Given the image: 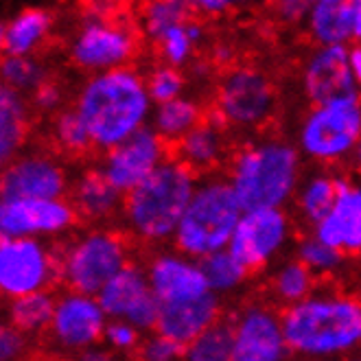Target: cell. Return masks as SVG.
Returning <instances> with one entry per match:
<instances>
[{
  "mask_svg": "<svg viewBox=\"0 0 361 361\" xmlns=\"http://www.w3.org/2000/svg\"><path fill=\"white\" fill-rule=\"evenodd\" d=\"M215 112L224 125L237 130H261L279 112V90L274 79L259 66H230L217 81Z\"/></svg>",
  "mask_w": 361,
  "mask_h": 361,
  "instance_id": "9c48e42d",
  "label": "cell"
},
{
  "mask_svg": "<svg viewBox=\"0 0 361 361\" xmlns=\"http://www.w3.org/2000/svg\"><path fill=\"white\" fill-rule=\"evenodd\" d=\"M221 116L215 121H202L184 138L173 145V156L188 164L195 173H210L226 160L228 140L221 125Z\"/></svg>",
  "mask_w": 361,
  "mask_h": 361,
  "instance_id": "cb8c5ba5",
  "label": "cell"
},
{
  "mask_svg": "<svg viewBox=\"0 0 361 361\" xmlns=\"http://www.w3.org/2000/svg\"><path fill=\"white\" fill-rule=\"evenodd\" d=\"M171 147L173 145L166 142L152 125H145L142 130L112 147L110 152H105L99 169L118 190L130 193L166 158L173 156Z\"/></svg>",
  "mask_w": 361,
  "mask_h": 361,
  "instance_id": "2e32d148",
  "label": "cell"
},
{
  "mask_svg": "<svg viewBox=\"0 0 361 361\" xmlns=\"http://www.w3.org/2000/svg\"><path fill=\"white\" fill-rule=\"evenodd\" d=\"M134 3H138V5H145V3H149V0H134Z\"/></svg>",
  "mask_w": 361,
  "mask_h": 361,
  "instance_id": "681fc988",
  "label": "cell"
},
{
  "mask_svg": "<svg viewBox=\"0 0 361 361\" xmlns=\"http://www.w3.org/2000/svg\"><path fill=\"white\" fill-rule=\"evenodd\" d=\"M140 7V31L152 44H158L169 29L195 13V9L182 0H149Z\"/></svg>",
  "mask_w": 361,
  "mask_h": 361,
  "instance_id": "d6a6232c",
  "label": "cell"
},
{
  "mask_svg": "<svg viewBox=\"0 0 361 361\" xmlns=\"http://www.w3.org/2000/svg\"><path fill=\"white\" fill-rule=\"evenodd\" d=\"M202 39H204V27L195 18H188L184 23L169 29L156 47L164 63L182 68L190 63V59L195 55V49L202 44Z\"/></svg>",
  "mask_w": 361,
  "mask_h": 361,
  "instance_id": "836d02e7",
  "label": "cell"
},
{
  "mask_svg": "<svg viewBox=\"0 0 361 361\" xmlns=\"http://www.w3.org/2000/svg\"><path fill=\"white\" fill-rule=\"evenodd\" d=\"M156 103L147 77L130 66L88 75L75 94V110L86 123L94 152H110L152 121Z\"/></svg>",
  "mask_w": 361,
  "mask_h": 361,
  "instance_id": "6da1fadb",
  "label": "cell"
},
{
  "mask_svg": "<svg viewBox=\"0 0 361 361\" xmlns=\"http://www.w3.org/2000/svg\"><path fill=\"white\" fill-rule=\"evenodd\" d=\"M355 39H361V11H359V18H357V27H355Z\"/></svg>",
  "mask_w": 361,
  "mask_h": 361,
  "instance_id": "c3c4849f",
  "label": "cell"
},
{
  "mask_svg": "<svg viewBox=\"0 0 361 361\" xmlns=\"http://www.w3.org/2000/svg\"><path fill=\"white\" fill-rule=\"evenodd\" d=\"M149 285L160 305L195 300L210 289L202 261L190 254L173 250H158L145 263Z\"/></svg>",
  "mask_w": 361,
  "mask_h": 361,
  "instance_id": "d6986e66",
  "label": "cell"
},
{
  "mask_svg": "<svg viewBox=\"0 0 361 361\" xmlns=\"http://www.w3.org/2000/svg\"><path fill=\"white\" fill-rule=\"evenodd\" d=\"M127 3H130V0H83L86 13L90 16H114Z\"/></svg>",
  "mask_w": 361,
  "mask_h": 361,
  "instance_id": "f6af8a7d",
  "label": "cell"
},
{
  "mask_svg": "<svg viewBox=\"0 0 361 361\" xmlns=\"http://www.w3.org/2000/svg\"><path fill=\"white\" fill-rule=\"evenodd\" d=\"M243 210L228 178L200 180L171 243L184 254L204 259L230 245Z\"/></svg>",
  "mask_w": 361,
  "mask_h": 361,
  "instance_id": "5b68a950",
  "label": "cell"
},
{
  "mask_svg": "<svg viewBox=\"0 0 361 361\" xmlns=\"http://www.w3.org/2000/svg\"><path fill=\"white\" fill-rule=\"evenodd\" d=\"M147 86H149L154 103H164V101H171L184 94L186 77L178 66L162 61L160 66H156L147 75Z\"/></svg>",
  "mask_w": 361,
  "mask_h": 361,
  "instance_id": "74e56055",
  "label": "cell"
},
{
  "mask_svg": "<svg viewBox=\"0 0 361 361\" xmlns=\"http://www.w3.org/2000/svg\"><path fill=\"white\" fill-rule=\"evenodd\" d=\"M61 283L59 254L37 237H3L0 241V291L9 300Z\"/></svg>",
  "mask_w": 361,
  "mask_h": 361,
  "instance_id": "8fae6325",
  "label": "cell"
},
{
  "mask_svg": "<svg viewBox=\"0 0 361 361\" xmlns=\"http://www.w3.org/2000/svg\"><path fill=\"white\" fill-rule=\"evenodd\" d=\"M350 160H353V164H355L357 171L361 173V138H359V142H357V147H355V152H353Z\"/></svg>",
  "mask_w": 361,
  "mask_h": 361,
  "instance_id": "7dc6e473",
  "label": "cell"
},
{
  "mask_svg": "<svg viewBox=\"0 0 361 361\" xmlns=\"http://www.w3.org/2000/svg\"><path fill=\"white\" fill-rule=\"evenodd\" d=\"M348 59H350V71L355 75V81L361 90V39H353V44L348 47Z\"/></svg>",
  "mask_w": 361,
  "mask_h": 361,
  "instance_id": "bcb514c9",
  "label": "cell"
},
{
  "mask_svg": "<svg viewBox=\"0 0 361 361\" xmlns=\"http://www.w3.org/2000/svg\"><path fill=\"white\" fill-rule=\"evenodd\" d=\"M31 110L33 105L27 94L3 86L0 90V160L3 164L23 154L31 130Z\"/></svg>",
  "mask_w": 361,
  "mask_h": 361,
  "instance_id": "484cf974",
  "label": "cell"
},
{
  "mask_svg": "<svg viewBox=\"0 0 361 361\" xmlns=\"http://www.w3.org/2000/svg\"><path fill=\"white\" fill-rule=\"evenodd\" d=\"M29 353V335L20 329L7 324L0 331V359L16 361Z\"/></svg>",
  "mask_w": 361,
  "mask_h": 361,
  "instance_id": "7bdbcfd3",
  "label": "cell"
},
{
  "mask_svg": "<svg viewBox=\"0 0 361 361\" xmlns=\"http://www.w3.org/2000/svg\"><path fill=\"white\" fill-rule=\"evenodd\" d=\"M200 261H202L210 289L215 291L219 298L237 295L241 289H245L247 281L254 276L228 247L212 252Z\"/></svg>",
  "mask_w": 361,
  "mask_h": 361,
  "instance_id": "4dcf8cb0",
  "label": "cell"
},
{
  "mask_svg": "<svg viewBox=\"0 0 361 361\" xmlns=\"http://www.w3.org/2000/svg\"><path fill=\"white\" fill-rule=\"evenodd\" d=\"M110 317L92 293L66 289L57 295L53 322L47 331L51 348L61 355H81L103 342Z\"/></svg>",
  "mask_w": 361,
  "mask_h": 361,
  "instance_id": "7c38bea8",
  "label": "cell"
},
{
  "mask_svg": "<svg viewBox=\"0 0 361 361\" xmlns=\"http://www.w3.org/2000/svg\"><path fill=\"white\" fill-rule=\"evenodd\" d=\"M361 138V94L311 105L302 116L295 145L305 160L335 166L350 160Z\"/></svg>",
  "mask_w": 361,
  "mask_h": 361,
  "instance_id": "8992f818",
  "label": "cell"
},
{
  "mask_svg": "<svg viewBox=\"0 0 361 361\" xmlns=\"http://www.w3.org/2000/svg\"><path fill=\"white\" fill-rule=\"evenodd\" d=\"M305 178V156L285 138H259L232 154L228 180L243 208H285Z\"/></svg>",
  "mask_w": 361,
  "mask_h": 361,
  "instance_id": "277c9868",
  "label": "cell"
},
{
  "mask_svg": "<svg viewBox=\"0 0 361 361\" xmlns=\"http://www.w3.org/2000/svg\"><path fill=\"white\" fill-rule=\"evenodd\" d=\"M361 11V0H317L305 31L313 44H350Z\"/></svg>",
  "mask_w": 361,
  "mask_h": 361,
  "instance_id": "603a6c76",
  "label": "cell"
},
{
  "mask_svg": "<svg viewBox=\"0 0 361 361\" xmlns=\"http://www.w3.org/2000/svg\"><path fill=\"white\" fill-rule=\"evenodd\" d=\"M79 215L68 197H5L0 202V235L57 239L68 235Z\"/></svg>",
  "mask_w": 361,
  "mask_h": 361,
  "instance_id": "4fadbf2b",
  "label": "cell"
},
{
  "mask_svg": "<svg viewBox=\"0 0 361 361\" xmlns=\"http://www.w3.org/2000/svg\"><path fill=\"white\" fill-rule=\"evenodd\" d=\"M197 184L200 173L176 156L166 158L125 193L121 215L125 232L142 245L171 243Z\"/></svg>",
  "mask_w": 361,
  "mask_h": 361,
  "instance_id": "3957f363",
  "label": "cell"
},
{
  "mask_svg": "<svg viewBox=\"0 0 361 361\" xmlns=\"http://www.w3.org/2000/svg\"><path fill=\"white\" fill-rule=\"evenodd\" d=\"M0 75H3V86H9L27 97L51 79L49 66L37 55H5Z\"/></svg>",
  "mask_w": 361,
  "mask_h": 361,
  "instance_id": "e575fe53",
  "label": "cell"
},
{
  "mask_svg": "<svg viewBox=\"0 0 361 361\" xmlns=\"http://www.w3.org/2000/svg\"><path fill=\"white\" fill-rule=\"evenodd\" d=\"M51 138L57 149L71 158H79V156H86V154L94 152L90 132H88L86 123L81 121L79 112L75 110V105L66 110L61 108L59 112L53 114Z\"/></svg>",
  "mask_w": 361,
  "mask_h": 361,
  "instance_id": "1f68e13d",
  "label": "cell"
},
{
  "mask_svg": "<svg viewBox=\"0 0 361 361\" xmlns=\"http://www.w3.org/2000/svg\"><path fill=\"white\" fill-rule=\"evenodd\" d=\"M295 257H298L317 279H331V276L339 274L344 269V263H346V254L322 241L317 235H305L298 239V243H295Z\"/></svg>",
  "mask_w": 361,
  "mask_h": 361,
  "instance_id": "8d00e7d4",
  "label": "cell"
},
{
  "mask_svg": "<svg viewBox=\"0 0 361 361\" xmlns=\"http://www.w3.org/2000/svg\"><path fill=\"white\" fill-rule=\"evenodd\" d=\"M267 3V0H195L197 13L208 16V18H221L228 13H237L245 9H254Z\"/></svg>",
  "mask_w": 361,
  "mask_h": 361,
  "instance_id": "b9f144b4",
  "label": "cell"
},
{
  "mask_svg": "<svg viewBox=\"0 0 361 361\" xmlns=\"http://www.w3.org/2000/svg\"><path fill=\"white\" fill-rule=\"evenodd\" d=\"M317 281L320 279L298 257H293L276 263L269 269L265 287L271 302L279 309H285L311 295L317 289Z\"/></svg>",
  "mask_w": 361,
  "mask_h": 361,
  "instance_id": "83f0119b",
  "label": "cell"
},
{
  "mask_svg": "<svg viewBox=\"0 0 361 361\" xmlns=\"http://www.w3.org/2000/svg\"><path fill=\"white\" fill-rule=\"evenodd\" d=\"M71 176L61 160L47 152H23L5 164L0 193L5 197H68Z\"/></svg>",
  "mask_w": 361,
  "mask_h": 361,
  "instance_id": "e0dca14e",
  "label": "cell"
},
{
  "mask_svg": "<svg viewBox=\"0 0 361 361\" xmlns=\"http://www.w3.org/2000/svg\"><path fill=\"white\" fill-rule=\"evenodd\" d=\"M235 355L232 320H217L186 346L188 361H230Z\"/></svg>",
  "mask_w": 361,
  "mask_h": 361,
  "instance_id": "d590c367",
  "label": "cell"
},
{
  "mask_svg": "<svg viewBox=\"0 0 361 361\" xmlns=\"http://www.w3.org/2000/svg\"><path fill=\"white\" fill-rule=\"evenodd\" d=\"M33 110H37L39 114H55L61 110V103H63V92H61V86L55 83L53 79H49L47 83H42V86L29 97Z\"/></svg>",
  "mask_w": 361,
  "mask_h": 361,
  "instance_id": "ee69618b",
  "label": "cell"
},
{
  "mask_svg": "<svg viewBox=\"0 0 361 361\" xmlns=\"http://www.w3.org/2000/svg\"><path fill=\"white\" fill-rule=\"evenodd\" d=\"M291 239L293 219L285 208H247L235 228L228 250L252 274H261L283 257Z\"/></svg>",
  "mask_w": 361,
  "mask_h": 361,
  "instance_id": "30bf717a",
  "label": "cell"
},
{
  "mask_svg": "<svg viewBox=\"0 0 361 361\" xmlns=\"http://www.w3.org/2000/svg\"><path fill=\"white\" fill-rule=\"evenodd\" d=\"M140 47L138 27L125 16H86L68 42V61L86 75L130 66Z\"/></svg>",
  "mask_w": 361,
  "mask_h": 361,
  "instance_id": "ba28073f",
  "label": "cell"
},
{
  "mask_svg": "<svg viewBox=\"0 0 361 361\" xmlns=\"http://www.w3.org/2000/svg\"><path fill=\"white\" fill-rule=\"evenodd\" d=\"M235 355L232 361H281L291 355L283 313L267 302H247L235 317Z\"/></svg>",
  "mask_w": 361,
  "mask_h": 361,
  "instance_id": "9a60e30c",
  "label": "cell"
},
{
  "mask_svg": "<svg viewBox=\"0 0 361 361\" xmlns=\"http://www.w3.org/2000/svg\"><path fill=\"white\" fill-rule=\"evenodd\" d=\"M221 300L224 298H219L215 291H208L206 295L195 300L160 305L156 331L188 346L200 333H204L208 326L221 320V313H224Z\"/></svg>",
  "mask_w": 361,
  "mask_h": 361,
  "instance_id": "7402d4cb",
  "label": "cell"
},
{
  "mask_svg": "<svg viewBox=\"0 0 361 361\" xmlns=\"http://www.w3.org/2000/svg\"><path fill=\"white\" fill-rule=\"evenodd\" d=\"M138 357L145 361H176L186 357V346L164 333L152 331L142 337Z\"/></svg>",
  "mask_w": 361,
  "mask_h": 361,
  "instance_id": "f35d334b",
  "label": "cell"
},
{
  "mask_svg": "<svg viewBox=\"0 0 361 361\" xmlns=\"http://www.w3.org/2000/svg\"><path fill=\"white\" fill-rule=\"evenodd\" d=\"M110 320H127L142 333L156 331L160 302L149 285L145 265L130 261L97 293Z\"/></svg>",
  "mask_w": 361,
  "mask_h": 361,
  "instance_id": "5bb4252c",
  "label": "cell"
},
{
  "mask_svg": "<svg viewBox=\"0 0 361 361\" xmlns=\"http://www.w3.org/2000/svg\"><path fill=\"white\" fill-rule=\"evenodd\" d=\"M68 200L81 221L101 226L123 215L125 193L108 180L99 166H92L73 180Z\"/></svg>",
  "mask_w": 361,
  "mask_h": 361,
  "instance_id": "44dd1931",
  "label": "cell"
},
{
  "mask_svg": "<svg viewBox=\"0 0 361 361\" xmlns=\"http://www.w3.org/2000/svg\"><path fill=\"white\" fill-rule=\"evenodd\" d=\"M57 254L63 287L92 295H97L116 271L134 261L127 237L121 230L105 226L75 235Z\"/></svg>",
  "mask_w": 361,
  "mask_h": 361,
  "instance_id": "52a82bcc",
  "label": "cell"
},
{
  "mask_svg": "<svg viewBox=\"0 0 361 361\" xmlns=\"http://www.w3.org/2000/svg\"><path fill=\"white\" fill-rule=\"evenodd\" d=\"M57 295L51 289L31 291L18 298H9L7 305V324L20 329L29 337L47 335L53 315H55Z\"/></svg>",
  "mask_w": 361,
  "mask_h": 361,
  "instance_id": "f1b7e54d",
  "label": "cell"
},
{
  "mask_svg": "<svg viewBox=\"0 0 361 361\" xmlns=\"http://www.w3.org/2000/svg\"><path fill=\"white\" fill-rule=\"evenodd\" d=\"M55 18L42 7H27L3 25L0 44L5 55H37L53 35Z\"/></svg>",
  "mask_w": 361,
  "mask_h": 361,
  "instance_id": "d4e9b609",
  "label": "cell"
},
{
  "mask_svg": "<svg viewBox=\"0 0 361 361\" xmlns=\"http://www.w3.org/2000/svg\"><path fill=\"white\" fill-rule=\"evenodd\" d=\"M300 90L311 105L361 94L350 71L348 44H315L300 68Z\"/></svg>",
  "mask_w": 361,
  "mask_h": 361,
  "instance_id": "ac0fdd59",
  "label": "cell"
},
{
  "mask_svg": "<svg viewBox=\"0 0 361 361\" xmlns=\"http://www.w3.org/2000/svg\"><path fill=\"white\" fill-rule=\"evenodd\" d=\"M291 355L335 359L361 350V298L337 289H315L281 309Z\"/></svg>",
  "mask_w": 361,
  "mask_h": 361,
  "instance_id": "7a4b0ae2",
  "label": "cell"
},
{
  "mask_svg": "<svg viewBox=\"0 0 361 361\" xmlns=\"http://www.w3.org/2000/svg\"><path fill=\"white\" fill-rule=\"evenodd\" d=\"M339 184H342V176L326 171V166L302 178L298 193L293 197V206L295 215L307 228L313 230L331 212L339 195Z\"/></svg>",
  "mask_w": 361,
  "mask_h": 361,
  "instance_id": "4316f807",
  "label": "cell"
},
{
  "mask_svg": "<svg viewBox=\"0 0 361 361\" xmlns=\"http://www.w3.org/2000/svg\"><path fill=\"white\" fill-rule=\"evenodd\" d=\"M147 333L127 320H110L105 326L103 344L114 353H138L140 342Z\"/></svg>",
  "mask_w": 361,
  "mask_h": 361,
  "instance_id": "ab89813d",
  "label": "cell"
},
{
  "mask_svg": "<svg viewBox=\"0 0 361 361\" xmlns=\"http://www.w3.org/2000/svg\"><path fill=\"white\" fill-rule=\"evenodd\" d=\"M202 121H204L202 105L195 99L184 97V94L171 101L156 103L154 114H152V127L171 145L184 138Z\"/></svg>",
  "mask_w": 361,
  "mask_h": 361,
  "instance_id": "f546056e",
  "label": "cell"
},
{
  "mask_svg": "<svg viewBox=\"0 0 361 361\" xmlns=\"http://www.w3.org/2000/svg\"><path fill=\"white\" fill-rule=\"evenodd\" d=\"M311 232L339 247L348 259H361V182L342 176L331 212Z\"/></svg>",
  "mask_w": 361,
  "mask_h": 361,
  "instance_id": "ffe728a7",
  "label": "cell"
},
{
  "mask_svg": "<svg viewBox=\"0 0 361 361\" xmlns=\"http://www.w3.org/2000/svg\"><path fill=\"white\" fill-rule=\"evenodd\" d=\"M317 0H269L271 16L283 27H305Z\"/></svg>",
  "mask_w": 361,
  "mask_h": 361,
  "instance_id": "60d3db41",
  "label": "cell"
}]
</instances>
